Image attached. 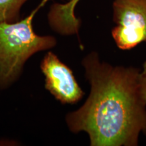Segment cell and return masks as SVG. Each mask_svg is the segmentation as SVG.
<instances>
[{"mask_svg": "<svg viewBox=\"0 0 146 146\" xmlns=\"http://www.w3.org/2000/svg\"><path fill=\"white\" fill-rule=\"evenodd\" d=\"M80 0H68L66 3H54L48 14V21L53 31L62 35H78L81 21L74 10Z\"/></svg>", "mask_w": 146, "mask_h": 146, "instance_id": "obj_5", "label": "cell"}, {"mask_svg": "<svg viewBox=\"0 0 146 146\" xmlns=\"http://www.w3.org/2000/svg\"><path fill=\"white\" fill-rule=\"evenodd\" d=\"M112 36L116 46L129 50L146 43V0H114Z\"/></svg>", "mask_w": 146, "mask_h": 146, "instance_id": "obj_3", "label": "cell"}, {"mask_svg": "<svg viewBox=\"0 0 146 146\" xmlns=\"http://www.w3.org/2000/svg\"><path fill=\"white\" fill-rule=\"evenodd\" d=\"M48 1L42 0L23 19L0 24V90L10 88L18 81L32 56L57 44L54 36L36 34L33 25L34 16Z\"/></svg>", "mask_w": 146, "mask_h": 146, "instance_id": "obj_2", "label": "cell"}, {"mask_svg": "<svg viewBox=\"0 0 146 146\" xmlns=\"http://www.w3.org/2000/svg\"><path fill=\"white\" fill-rule=\"evenodd\" d=\"M28 0H0V24L20 20L21 10Z\"/></svg>", "mask_w": 146, "mask_h": 146, "instance_id": "obj_6", "label": "cell"}, {"mask_svg": "<svg viewBox=\"0 0 146 146\" xmlns=\"http://www.w3.org/2000/svg\"><path fill=\"white\" fill-rule=\"evenodd\" d=\"M139 87L142 99L146 104V61L143 63V68L139 76Z\"/></svg>", "mask_w": 146, "mask_h": 146, "instance_id": "obj_7", "label": "cell"}, {"mask_svg": "<svg viewBox=\"0 0 146 146\" xmlns=\"http://www.w3.org/2000/svg\"><path fill=\"white\" fill-rule=\"evenodd\" d=\"M45 76V88L62 104H74L85 93L72 70L52 52H47L40 64Z\"/></svg>", "mask_w": 146, "mask_h": 146, "instance_id": "obj_4", "label": "cell"}, {"mask_svg": "<svg viewBox=\"0 0 146 146\" xmlns=\"http://www.w3.org/2000/svg\"><path fill=\"white\" fill-rule=\"evenodd\" d=\"M20 143L16 140L10 139H0V146H16L19 145Z\"/></svg>", "mask_w": 146, "mask_h": 146, "instance_id": "obj_8", "label": "cell"}, {"mask_svg": "<svg viewBox=\"0 0 146 146\" xmlns=\"http://www.w3.org/2000/svg\"><path fill=\"white\" fill-rule=\"evenodd\" d=\"M81 64L90 93L81 107L65 117L70 132H85L91 146H137L146 135V104L139 87L140 70L101 61L97 52Z\"/></svg>", "mask_w": 146, "mask_h": 146, "instance_id": "obj_1", "label": "cell"}]
</instances>
